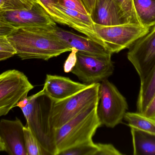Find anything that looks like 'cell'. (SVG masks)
Here are the masks:
<instances>
[{
	"mask_svg": "<svg viewBox=\"0 0 155 155\" xmlns=\"http://www.w3.org/2000/svg\"><path fill=\"white\" fill-rule=\"evenodd\" d=\"M91 16L94 23L101 25L111 26L131 23L115 0H96Z\"/></svg>",
	"mask_w": 155,
	"mask_h": 155,
	"instance_id": "14",
	"label": "cell"
},
{
	"mask_svg": "<svg viewBox=\"0 0 155 155\" xmlns=\"http://www.w3.org/2000/svg\"><path fill=\"white\" fill-rule=\"evenodd\" d=\"M127 59L143 80L155 65V25L129 48Z\"/></svg>",
	"mask_w": 155,
	"mask_h": 155,
	"instance_id": "11",
	"label": "cell"
},
{
	"mask_svg": "<svg viewBox=\"0 0 155 155\" xmlns=\"http://www.w3.org/2000/svg\"><path fill=\"white\" fill-rule=\"evenodd\" d=\"M14 28L0 18V36H7Z\"/></svg>",
	"mask_w": 155,
	"mask_h": 155,
	"instance_id": "29",
	"label": "cell"
},
{
	"mask_svg": "<svg viewBox=\"0 0 155 155\" xmlns=\"http://www.w3.org/2000/svg\"><path fill=\"white\" fill-rule=\"evenodd\" d=\"M89 85L74 82L69 77L47 74L42 91L51 101H59L77 93Z\"/></svg>",
	"mask_w": 155,
	"mask_h": 155,
	"instance_id": "13",
	"label": "cell"
},
{
	"mask_svg": "<svg viewBox=\"0 0 155 155\" xmlns=\"http://www.w3.org/2000/svg\"><path fill=\"white\" fill-rule=\"evenodd\" d=\"M7 38L15 50V55L22 60L48 61L72 50L58 40L41 32L36 27L14 28Z\"/></svg>",
	"mask_w": 155,
	"mask_h": 155,
	"instance_id": "1",
	"label": "cell"
},
{
	"mask_svg": "<svg viewBox=\"0 0 155 155\" xmlns=\"http://www.w3.org/2000/svg\"><path fill=\"white\" fill-rule=\"evenodd\" d=\"M29 8H30L19 0H0V12L11 9Z\"/></svg>",
	"mask_w": 155,
	"mask_h": 155,
	"instance_id": "23",
	"label": "cell"
},
{
	"mask_svg": "<svg viewBox=\"0 0 155 155\" xmlns=\"http://www.w3.org/2000/svg\"><path fill=\"white\" fill-rule=\"evenodd\" d=\"M98 102L88 106L76 116L54 131L57 155L64 150L88 141L102 125L97 113Z\"/></svg>",
	"mask_w": 155,
	"mask_h": 155,
	"instance_id": "2",
	"label": "cell"
},
{
	"mask_svg": "<svg viewBox=\"0 0 155 155\" xmlns=\"http://www.w3.org/2000/svg\"><path fill=\"white\" fill-rule=\"evenodd\" d=\"M0 18L14 28L55 26L56 23L45 12L41 3L29 9H11L0 12Z\"/></svg>",
	"mask_w": 155,
	"mask_h": 155,
	"instance_id": "10",
	"label": "cell"
},
{
	"mask_svg": "<svg viewBox=\"0 0 155 155\" xmlns=\"http://www.w3.org/2000/svg\"><path fill=\"white\" fill-rule=\"evenodd\" d=\"M85 7L88 13L91 15L94 9L96 0H80Z\"/></svg>",
	"mask_w": 155,
	"mask_h": 155,
	"instance_id": "30",
	"label": "cell"
},
{
	"mask_svg": "<svg viewBox=\"0 0 155 155\" xmlns=\"http://www.w3.org/2000/svg\"><path fill=\"white\" fill-rule=\"evenodd\" d=\"M98 151L96 155H122L114 145L111 144L96 143Z\"/></svg>",
	"mask_w": 155,
	"mask_h": 155,
	"instance_id": "24",
	"label": "cell"
},
{
	"mask_svg": "<svg viewBox=\"0 0 155 155\" xmlns=\"http://www.w3.org/2000/svg\"><path fill=\"white\" fill-rule=\"evenodd\" d=\"M99 83L89 85L77 93L59 101H51L48 120L54 130L62 126L83 109L98 101Z\"/></svg>",
	"mask_w": 155,
	"mask_h": 155,
	"instance_id": "4",
	"label": "cell"
},
{
	"mask_svg": "<svg viewBox=\"0 0 155 155\" xmlns=\"http://www.w3.org/2000/svg\"><path fill=\"white\" fill-rule=\"evenodd\" d=\"M134 155H155V135L131 128Z\"/></svg>",
	"mask_w": 155,
	"mask_h": 155,
	"instance_id": "15",
	"label": "cell"
},
{
	"mask_svg": "<svg viewBox=\"0 0 155 155\" xmlns=\"http://www.w3.org/2000/svg\"><path fill=\"white\" fill-rule=\"evenodd\" d=\"M97 151L96 143L92 140L64 150L59 155H96Z\"/></svg>",
	"mask_w": 155,
	"mask_h": 155,
	"instance_id": "21",
	"label": "cell"
},
{
	"mask_svg": "<svg viewBox=\"0 0 155 155\" xmlns=\"http://www.w3.org/2000/svg\"><path fill=\"white\" fill-rule=\"evenodd\" d=\"M137 17L141 25L151 28L155 25V0H133Z\"/></svg>",
	"mask_w": 155,
	"mask_h": 155,
	"instance_id": "17",
	"label": "cell"
},
{
	"mask_svg": "<svg viewBox=\"0 0 155 155\" xmlns=\"http://www.w3.org/2000/svg\"><path fill=\"white\" fill-rule=\"evenodd\" d=\"M45 12L56 23L74 28V25L67 15L55 5L60 3V0H39Z\"/></svg>",
	"mask_w": 155,
	"mask_h": 155,
	"instance_id": "19",
	"label": "cell"
},
{
	"mask_svg": "<svg viewBox=\"0 0 155 155\" xmlns=\"http://www.w3.org/2000/svg\"><path fill=\"white\" fill-rule=\"evenodd\" d=\"M0 52L16 53L15 50L7 39V36H0Z\"/></svg>",
	"mask_w": 155,
	"mask_h": 155,
	"instance_id": "27",
	"label": "cell"
},
{
	"mask_svg": "<svg viewBox=\"0 0 155 155\" xmlns=\"http://www.w3.org/2000/svg\"><path fill=\"white\" fill-rule=\"evenodd\" d=\"M14 55V54L11 53L0 52V61H4Z\"/></svg>",
	"mask_w": 155,
	"mask_h": 155,
	"instance_id": "31",
	"label": "cell"
},
{
	"mask_svg": "<svg viewBox=\"0 0 155 155\" xmlns=\"http://www.w3.org/2000/svg\"><path fill=\"white\" fill-rule=\"evenodd\" d=\"M19 1L25 4L29 8H31L35 3L38 2H40L39 0H19Z\"/></svg>",
	"mask_w": 155,
	"mask_h": 155,
	"instance_id": "32",
	"label": "cell"
},
{
	"mask_svg": "<svg viewBox=\"0 0 155 155\" xmlns=\"http://www.w3.org/2000/svg\"><path fill=\"white\" fill-rule=\"evenodd\" d=\"M41 32L69 46L75 48L78 52L97 56H112L113 54L103 45L89 37H84L73 32L55 26L36 27Z\"/></svg>",
	"mask_w": 155,
	"mask_h": 155,
	"instance_id": "9",
	"label": "cell"
},
{
	"mask_svg": "<svg viewBox=\"0 0 155 155\" xmlns=\"http://www.w3.org/2000/svg\"><path fill=\"white\" fill-rule=\"evenodd\" d=\"M111 56H97L77 53L76 64L71 72L83 83H98L112 75L114 70Z\"/></svg>",
	"mask_w": 155,
	"mask_h": 155,
	"instance_id": "8",
	"label": "cell"
},
{
	"mask_svg": "<svg viewBox=\"0 0 155 155\" xmlns=\"http://www.w3.org/2000/svg\"><path fill=\"white\" fill-rule=\"evenodd\" d=\"M3 151L4 152L5 151V147L3 142L0 138V152H3Z\"/></svg>",
	"mask_w": 155,
	"mask_h": 155,
	"instance_id": "33",
	"label": "cell"
},
{
	"mask_svg": "<svg viewBox=\"0 0 155 155\" xmlns=\"http://www.w3.org/2000/svg\"><path fill=\"white\" fill-rule=\"evenodd\" d=\"M128 109L126 99L114 84L107 79L100 83L97 113L102 125L115 127L122 123Z\"/></svg>",
	"mask_w": 155,
	"mask_h": 155,
	"instance_id": "5",
	"label": "cell"
},
{
	"mask_svg": "<svg viewBox=\"0 0 155 155\" xmlns=\"http://www.w3.org/2000/svg\"><path fill=\"white\" fill-rule=\"evenodd\" d=\"M78 52V51L75 48H72V49L71 53L68 56L64 66V69L65 72L69 73L71 72L73 68L76 64Z\"/></svg>",
	"mask_w": 155,
	"mask_h": 155,
	"instance_id": "26",
	"label": "cell"
},
{
	"mask_svg": "<svg viewBox=\"0 0 155 155\" xmlns=\"http://www.w3.org/2000/svg\"><path fill=\"white\" fill-rule=\"evenodd\" d=\"M34 86L22 72L9 70L0 74V117L5 116L28 95Z\"/></svg>",
	"mask_w": 155,
	"mask_h": 155,
	"instance_id": "7",
	"label": "cell"
},
{
	"mask_svg": "<svg viewBox=\"0 0 155 155\" xmlns=\"http://www.w3.org/2000/svg\"><path fill=\"white\" fill-rule=\"evenodd\" d=\"M155 93V65L143 80H140L137 111L143 113Z\"/></svg>",
	"mask_w": 155,
	"mask_h": 155,
	"instance_id": "16",
	"label": "cell"
},
{
	"mask_svg": "<svg viewBox=\"0 0 155 155\" xmlns=\"http://www.w3.org/2000/svg\"><path fill=\"white\" fill-rule=\"evenodd\" d=\"M143 114L147 117L155 118V93Z\"/></svg>",
	"mask_w": 155,
	"mask_h": 155,
	"instance_id": "28",
	"label": "cell"
},
{
	"mask_svg": "<svg viewBox=\"0 0 155 155\" xmlns=\"http://www.w3.org/2000/svg\"><path fill=\"white\" fill-rule=\"evenodd\" d=\"M24 125L21 120H0V138L5 151L10 155H27L24 134Z\"/></svg>",
	"mask_w": 155,
	"mask_h": 155,
	"instance_id": "12",
	"label": "cell"
},
{
	"mask_svg": "<svg viewBox=\"0 0 155 155\" xmlns=\"http://www.w3.org/2000/svg\"><path fill=\"white\" fill-rule=\"evenodd\" d=\"M23 131L27 155H47L29 127L24 126Z\"/></svg>",
	"mask_w": 155,
	"mask_h": 155,
	"instance_id": "20",
	"label": "cell"
},
{
	"mask_svg": "<svg viewBox=\"0 0 155 155\" xmlns=\"http://www.w3.org/2000/svg\"><path fill=\"white\" fill-rule=\"evenodd\" d=\"M94 30L105 47L114 54L130 48L149 32L150 28L132 23L107 26L94 23Z\"/></svg>",
	"mask_w": 155,
	"mask_h": 155,
	"instance_id": "6",
	"label": "cell"
},
{
	"mask_svg": "<svg viewBox=\"0 0 155 155\" xmlns=\"http://www.w3.org/2000/svg\"><path fill=\"white\" fill-rule=\"evenodd\" d=\"M42 90L25 97L26 104L21 108L26 120V126L36 137L46 154L57 155L54 131L48 120V109L45 107Z\"/></svg>",
	"mask_w": 155,
	"mask_h": 155,
	"instance_id": "3",
	"label": "cell"
},
{
	"mask_svg": "<svg viewBox=\"0 0 155 155\" xmlns=\"http://www.w3.org/2000/svg\"><path fill=\"white\" fill-rule=\"evenodd\" d=\"M60 3L70 9L76 10L85 14L90 15L80 0H60Z\"/></svg>",
	"mask_w": 155,
	"mask_h": 155,
	"instance_id": "25",
	"label": "cell"
},
{
	"mask_svg": "<svg viewBox=\"0 0 155 155\" xmlns=\"http://www.w3.org/2000/svg\"><path fill=\"white\" fill-rule=\"evenodd\" d=\"M130 128H136L155 135V118L145 116L143 113L127 112L124 117Z\"/></svg>",
	"mask_w": 155,
	"mask_h": 155,
	"instance_id": "18",
	"label": "cell"
},
{
	"mask_svg": "<svg viewBox=\"0 0 155 155\" xmlns=\"http://www.w3.org/2000/svg\"><path fill=\"white\" fill-rule=\"evenodd\" d=\"M115 1L123 9L131 23L141 25L137 19L135 12L133 0H115Z\"/></svg>",
	"mask_w": 155,
	"mask_h": 155,
	"instance_id": "22",
	"label": "cell"
}]
</instances>
